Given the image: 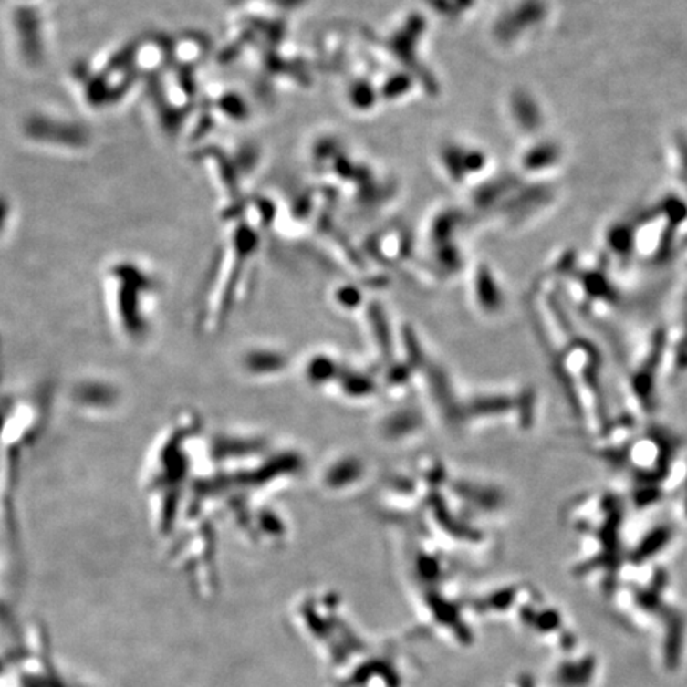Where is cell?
<instances>
[{
    "mask_svg": "<svg viewBox=\"0 0 687 687\" xmlns=\"http://www.w3.org/2000/svg\"><path fill=\"white\" fill-rule=\"evenodd\" d=\"M584 444L586 453L624 481L629 506L640 513L670 502L687 451L686 438L675 430L622 412L605 433Z\"/></svg>",
    "mask_w": 687,
    "mask_h": 687,
    "instance_id": "cell-2",
    "label": "cell"
},
{
    "mask_svg": "<svg viewBox=\"0 0 687 687\" xmlns=\"http://www.w3.org/2000/svg\"><path fill=\"white\" fill-rule=\"evenodd\" d=\"M526 310L578 433L582 441L594 440L619 414L608 389L607 359L601 347L565 303L549 274L539 277L528 293Z\"/></svg>",
    "mask_w": 687,
    "mask_h": 687,
    "instance_id": "cell-1",
    "label": "cell"
},
{
    "mask_svg": "<svg viewBox=\"0 0 687 687\" xmlns=\"http://www.w3.org/2000/svg\"><path fill=\"white\" fill-rule=\"evenodd\" d=\"M126 267L113 269L107 277V310L118 338L126 346L141 349L153 333L155 318H151L153 306L150 304L153 293L145 282L149 279L136 266Z\"/></svg>",
    "mask_w": 687,
    "mask_h": 687,
    "instance_id": "cell-6",
    "label": "cell"
},
{
    "mask_svg": "<svg viewBox=\"0 0 687 687\" xmlns=\"http://www.w3.org/2000/svg\"><path fill=\"white\" fill-rule=\"evenodd\" d=\"M549 276L578 318L597 328H613L627 309L626 293L603 267L565 256Z\"/></svg>",
    "mask_w": 687,
    "mask_h": 687,
    "instance_id": "cell-5",
    "label": "cell"
},
{
    "mask_svg": "<svg viewBox=\"0 0 687 687\" xmlns=\"http://www.w3.org/2000/svg\"><path fill=\"white\" fill-rule=\"evenodd\" d=\"M630 506L626 495L611 489H588L571 496L560 509V522L581 549L579 570L613 571L627 560L626 526Z\"/></svg>",
    "mask_w": 687,
    "mask_h": 687,
    "instance_id": "cell-3",
    "label": "cell"
},
{
    "mask_svg": "<svg viewBox=\"0 0 687 687\" xmlns=\"http://www.w3.org/2000/svg\"><path fill=\"white\" fill-rule=\"evenodd\" d=\"M670 503L675 505V520L682 522L687 526V451L682 462V473L676 481L673 495L670 498Z\"/></svg>",
    "mask_w": 687,
    "mask_h": 687,
    "instance_id": "cell-7",
    "label": "cell"
},
{
    "mask_svg": "<svg viewBox=\"0 0 687 687\" xmlns=\"http://www.w3.org/2000/svg\"><path fill=\"white\" fill-rule=\"evenodd\" d=\"M620 366L622 414L638 421L656 419L662 387L669 384L670 323L659 320L646 325L618 344Z\"/></svg>",
    "mask_w": 687,
    "mask_h": 687,
    "instance_id": "cell-4",
    "label": "cell"
}]
</instances>
